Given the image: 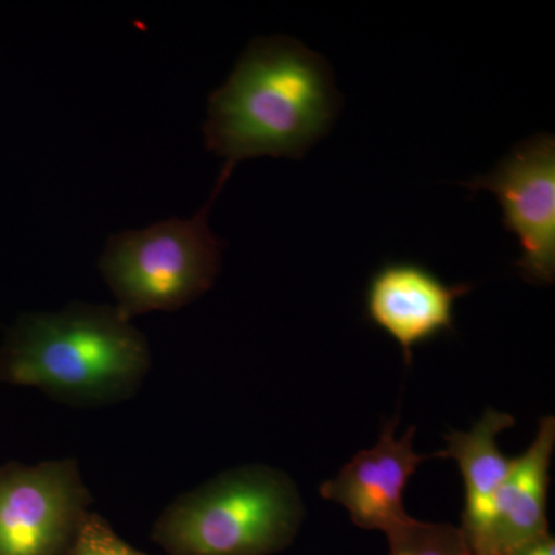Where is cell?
Instances as JSON below:
<instances>
[{
	"instance_id": "cell-1",
	"label": "cell",
	"mask_w": 555,
	"mask_h": 555,
	"mask_svg": "<svg viewBox=\"0 0 555 555\" xmlns=\"http://www.w3.org/2000/svg\"><path fill=\"white\" fill-rule=\"evenodd\" d=\"M341 107L326 57L291 36H261L208 98L204 139L225 166L261 156L301 159L331 133Z\"/></svg>"
},
{
	"instance_id": "cell-2",
	"label": "cell",
	"mask_w": 555,
	"mask_h": 555,
	"mask_svg": "<svg viewBox=\"0 0 555 555\" xmlns=\"http://www.w3.org/2000/svg\"><path fill=\"white\" fill-rule=\"evenodd\" d=\"M150 369L147 337L115 306L72 302L22 313L0 345V385L35 387L72 408L126 403Z\"/></svg>"
},
{
	"instance_id": "cell-3",
	"label": "cell",
	"mask_w": 555,
	"mask_h": 555,
	"mask_svg": "<svg viewBox=\"0 0 555 555\" xmlns=\"http://www.w3.org/2000/svg\"><path fill=\"white\" fill-rule=\"evenodd\" d=\"M305 517L294 478L251 463L182 492L150 537L167 555H275L292 546Z\"/></svg>"
},
{
	"instance_id": "cell-4",
	"label": "cell",
	"mask_w": 555,
	"mask_h": 555,
	"mask_svg": "<svg viewBox=\"0 0 555 555\" xmlns=\"http://www.w3.org/2000/svg\"><path fill=\"white\" fill-rule=\"evenodd\" d=\"M235 167L225 166L206 206L192 218H171L113 235L100 270L126 320L175 312L214 287L225 243L211 232L208 211Z\"/></svg>"
},
{
	"instance_id": "cell-5",
	"label": "cell",
	"mask_w": 555,
	"mask_h": 555,
	"mask_svg": "<svg viewBox=\"0 0 555 555\" xmlns=\"http://www.w3.org/2000/svg\"><path fill=\"white\" fill-rule=\"evenodd\" d=\"M93 496L75 459L0 465V555H72Z\"/></svg>"
},
{
	"instance_id": "cell-6",
	"label": "cell",
	"mask_w": 555,
	"mask_h": 555,
	"mask_svg": "<svg viewBox=\"0 0 555 555\" xmlns=\"http://www.w3.org/2000/svg\"><path fill=\"white\" fill-rule=\"evenodd\" d=\"M469 192L494 193L506 232L520 244L516 269L534 286L555 281V138L539 133L518 142L489 173L462 182Z\"/></svg>"
},
{
	"instance_id": "cell-7",
	"label": "cell",
	"mask_w": 555,
	"mask_h": 555,
	"mask_svg": "<svg viewBox=\"0 0 555 555\" xmlns=\"http://www.w3.org/2000/svg\"><path fill=\"white\" fill-rule=\"evenodd\" d=\"M398 415L386 422L377 443L358 452L334 478L320 486V495L349 513L350 520L366 531H392L412 516L404 506V492L416 469L437 459L418 454L414 426L397 438Z\"/></svg>"
},
{
	"instance_id": "cell-8",
	"label": "cell",
	"mask_w": 555,
	"mask_h": 555,
	"mask_svg": "<svg viewBox=\"0 0 555 555\" xmlns=\"http://www.w3.org/2000/svg\"><path fill=\"white\" fill-rule=\"evenodd\" d=\"M470 291L469 284L444 283L420 262L387 261L369 280L364 310L411 364L415 347L454 331L456 301Z\"/></svg>"
},
{
	"instance_id": "cell-9",
	"label": "cell",
	"mask_w": 555,
	"mask_h": 555,
	"mask_svg": "<svg viewBox=\"0 0 555 555\" xmlns=\"http://www.w3.org/2000/svg\"><path fill=\"white\" fill-rule=\"evenodd\" d=\"M555 449V418L543 416L532 443L514 456L500 486L483 532L470 545L473 555H513L550 535L547 491Z\"/></svg>"
},
{
	"instance_id": "cell-10",
	"label": "cell",
	"mask_w": 555,
	"mask_h": 555,
	"mask_svg": "<svg viewBox=\"0 0 555 555\" xmlns=\"http://www.w3.org/2000/svg\"><path fill=\"white\" fill-rule=\"evenodd\" d=\"M516 425L507 412L488 409L469 430H451L447 434V448L437 452V459L454 460L465 486V507L462 531L467 545L483 532L500 486L509 476L514 459L500 451L496 437Z\"/></svg>"
},
{
	"instance_id": "cell-11",
	"label": "cell",
	"mask_w": 555,
	"mask_h": 555,
	"mask_svg": "<svg viewBox=\"0 0 555 555\" xmlns=\"http://www.w3.org/2000/svg\"><path fill=\"white\" fill-rule=\"evenodd\" d=\"M389 555H473L460 526L412 517L387 532Z\"/></svg>"
},
{
	"instance_id": "cell-12",
	"label": "cell",
	"mask_w": 555,
	"mask_h": 555,
	"mask_svg": "<svg viewBox=\"0 0 555 555\" xmlns=\"http://www.w3.org/2000/svg\"><path fill=\"white\" fill-rule=\"evenodd\" d=\"M72 555H147L122 539L100 514L91 513L80 528Z\"/></svg>"
},
{
	"instance_id": "cell-13",
	"label": "cell",
	"mask_w": 555,
	"mask_h": 555,
	"mask_svg": "<svg viewBox=\"0 0 555 555\" xmlns=\"http://www.w3.org/2000/svg\"><path fill=\"white\" fill-rule=\"evenodd\" d=\"M513 555H555V540L553 535H547L539 542L521 547Z\"/></svg>"
}]
</instances>
